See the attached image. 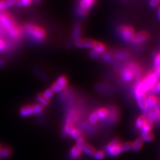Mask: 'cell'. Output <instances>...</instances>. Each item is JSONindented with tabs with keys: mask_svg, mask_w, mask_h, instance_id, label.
Returning <instances> with one entry per match:
<instances>
[{
	"mask_svg": "<svg viewBox=\"0 0 160 160\" xmlns=\"http://www.w3.org/2000/svg\"><path fill=\"white\" fill-rule=\"evenodd\" d=\"M32 108H33V113L35 115H39L43 112V107L39 104L33 105V106H32Z\"/></svg>",
	"mask_w": 160,
	"mask_h": 160,
	"instance_id": "obj_32",
	"label": "cell"
},
{
	"mask_svg": "<svg viewBox=\"0 0 160 160\" xmlns=\"http://www.w3.org/2000/svg\"><path fill=\"white\" fill-rule=\"evenodd\" d=\"M143 146V142L139 138L135 140V141L132 143V149L133 152H139L140 149H142Z\"/></svg>",
	"mask_w": 160,
	"mask_h": 160,
	"instance_id": "obj_27",
	"label": "cell"
},
{
	"mask_svg": "<svg viewBox=\"0 0 160 160\" xmlns=\"http://www.w3.org/2000/svg\"><path fill=\"white\" fill-rule=\"evenodd\" d=\"M2 149V146H0V152H1V150Z\"/></svg>",
	"mask_w": 160,
	"mask_h": 160,
	"instance_id": "obj_50",
	"label": "cell"
},
{
	"mask_svg": "<svg viewBox=\"0 0 160 160\" xmlns=\"http://www.w3.org/2000/svg\"><path fill=\"white\" fill-rule=\"evenodd\" d=\"M82 153V152L81 150H80V149L76 146L73 147L71 149V150H70L69 155H70V157H71V158H72L73 159H76L81 156Z\"/></svg>",
	"mask_w": 160,
	"mask_h": 160,
	"instance_id": "obj_22",
	"label": "cell"
},
{
	"mask_svg": "<svg viewBox=\"0 0 160 160\" xmlns=\"http://www.w3.org/2000/svg\"><path fill=\"white\" fill-rule=\"evenodd\" d=\"M122 147L123 152H128V151H129V150L132 149V142H125L123 143H122Z\"/></svg>",
	"mask_w": 160,
	"mask_h": 160,
	"instance_id": "obj_39",
	"label": "cell"
},
{
	"mask_svg": "<svg viewBox=\"0 0 160 160\" xmlns=\"http://www.w3.org/2000/svg\"><path fill=\"white\" fill-rule=\"evenodd\" d=\"M64 133L68 136H69L73 139L76 140V141L78 139L83 138L80 130L75 128L73 126V125H66L64 128Z\"/></svg>",
	"mask_w": 160,
	"mask_h": 160,
	"instance_id": "obj_7",
	"label": "cell"
},
{
	"mask_svg": "<svg viewBox=\"0 0 160 160\" xmlns=\"http://www.w3.org/2000/svg\"><path fill=\"white\" fill-rule=\"evenodd\" d=\"M153 90L154 91V92H156V93L160 94V82H158L156 86H154Z\"/></svg>",
	"mask_w": 160,
	"mask_h": 160,
	"instance_id": "obj_44",
	"label": "cell"
},
{
	"mask_svg": "<svg viewBox=\"0 0 160 160\" xmlns=\"http://www.w3.org/2000/svg\"><path fill=\"white\" fill-rule=\"evenodd\" d=\"M120 76H121L123 81L126 83H130L133 81L135 79L134 73L130 65L124 67L122 69L121 72H120Z\"/></svg>",
	"mask_w": 160,
	"mask_h": 160,
	"instance_id": "obj_8",
	"label": "cell"
},
{
	"mask_svg": "<svg viewBox=\"0 0 160 160\" xmlns=\"http://www.w3.org/2000/svg\"><path fill=\"white\" fill-rule=\"evenodd\" d=\"M55 83H56L60 88H62L63 89H64L68 85V80L66 76H60L57 78L56 82Z\"/></svg>",
	"mask_w": 160,
	"mask_h": 160,
	"instance_id": "obj_19",
	"label": "cell"
},
{
	"mask_svg": "<svg viewBox=\"0 0 160 160\" xmlns=\"http://www.w3.org/2000/svg\"><path fill=\"white\" fill-rule=\"evenodd\" d=\"M157 113H158V121L160 122V111Z\"/></svg>",
	"mask_w": 160,
	"mask_h": 160,
	"instance_id": "obj_48",
	"label": "cell"
},
{
	"mask_svg": "<svg viewBox=\"0 0 160 160\" xmlns=\"http://www.w3.org/2000/svg\"><path fill=\"white\" fill-rule=\"evenodd\" d=\"M118 33L125 42H132L135 34L134 29L128 26H122L118 28Z\"/></svg>",
	"mask_w": 160,
	"mask_h": 160,
	"instance_id": "obj_5",
	"label": "cell"
},
{
	"mask_svg": "<svg viewBox=\"0 0 160 160\" xmlns=\"http://www.w3.org/2000/svg\"><path fill=\"white\" fill-rule=\"evenodd\" d=\"M152 128H153V123L147 121L142 126V128L140 129V132H141L142 134L149 133H151Z\"/></svg>",
	"mask_w": 160,
	"mask_h": 160,
	"instance_id": "obj_24",
	"label": "cell"
},
{
	"mask_svg": "<svg viewBox=\"0 0 160 160\" xmlns=\"http://www.w3.org/2000/svg\"><path fill=\"white\" fill-rule=\"evenodd\" d=\"M76 146L80 149L82 152L88 155L89 156H93V153L96 152L95 149L92 146H90L89 144H88L87 142H86L83 138L77 140Z\"/></svg>",
	"mask_w": 160,
	"mask_h": 160,
	"instance_id": "obj_6",
	"label": "cell"
},
{
	"mask_svg": "<svg viewBox=\"0 0 160 160\" xmlns=\"http://www.w3.org/2000/svg\"><path fill=\"white\" fill-rule=\"evenodd\" d=\"M101 56H100L99 54L97 53L96 52H95L94 51H93V50L89 52V57L92 59H98Z\"/></svg>",
	"mask_w": 160,
	"mask_h": 160,
	"instance_id": "obj_42",
	"label": "cell"
},
{
	"mask_svg": "<svg viewBox=\"0 0 160 160\" xmlns=\"http://www.w3.org/2000/svg\"><path fill=\"white\" fill-rule=\"evenodd\" d=\"M114 57L119 60H126L129 58L130 54L129 52L124 51V50H120L115 53Z\"/></svg>",
	"mask_w": 160,
	"mask_h": 160,
	"instance_id": "obj_20",
	"label": "cell"
},
{
	"mask_svg": "<svg viewBox=\"0 0 160 160\" xmlns=\"http://www.w3.org/2000/svg\"><path fill=\"white\" fill-rule=\"evenodd\" d=\"M153 73L156 74V76L158 77V79L160 78V66L158 68L155 69V71H154Z\"/></svg>",
	"mask_w": 160,
	"mask_h": 160,
	"instance_id": "obj_45",
	"label": "cell"
},
{
	"mask_svg": "<svg viewBox=\"0 0 160 160\" xmlns=\"http://www.w3.org/2000/svg\"><path fill=\"white\" fill-rule=\"evenodd\" d=\"M33 1H34L36 3H39L40 0H33Z\"/></svg>",
	"mask_w": 160,
	"mask_h": 160,
	"instance_id": "obj_49",
	"label": "cell"
},
{
	"mask_svg": "<svg viewBox=\"0 0 160 160\" xmlns=\"http://www.w3.org/2000/svg\"><path fill=\"white\" fill-rule=\"evenodd\" d=\"M146 117L148 122L153 123L158 120V113L154 109H152L146 113Z\"/></svg>",
	"mask_w": 160,
	"mask_h": 160,
	"instance_id": "obj_18",
	"label": "cell"
},
{
	"mask_svg": "<svg viewBox=\"0 0 160 160\" xmlns=\"http://www.w3.org/2000/svg\"><path fill=\"white\" fill-rule=\"evenodd\" d=\"M96 2V0H79L78 8L89 11Z\"/></svg>",
	"mask_w": 160,
	"mask_h": 160,
	"instance_id": "obj_13",
	"label": "cell"
},
{
	"mask_svg": "<svg viewBox=\"0 0 160 160\" xmlns=\"http://www.w3.org/2000/svg\"><path fill=\"white\" fill-rule=\"evenodd\" d=\"M33 0H18L16 5L18 7H26L32 3Z\"/></svg>",
	"mask_w": 160,
	"mask_h": 160,
	"instance_id": "obj_33",
	"label": "cell"
},
{
	"mask_svg": "<svg viewBox=\"0 0 160 160\" xmlns=\"http://www.w3.org/2000/svg\"><path fill=\"white\" fill-rule=\"evenodd\" d=\"M0 2H1V0H0Z\"/></svg>",
	"mask_w": 160,
	"mask_h": 160,
	"instance_id": "obj_51",
	"label": "cell"
},
{
	"mask_svg": "<svg viewBox=\"0 0 160 160\" xmlns=\"http://www.w3.org/2000/svg\"><path fill=\"white\" fill-rule=\"evenodd\" d=\"M95 43H96V42L91 39L80 38L75 42V46L79 49H91L93 48Z\"/></svg>",
	"mask_w": 160,
	"mask_h": 160,
	"instance_id": "obj_9",
	"label": "cell"
},
{
	"mask_svg": "<svg viewBox=\"0 0 160 160\" xmlns=\"http://www.w3.org/2000/svg\"><path fill=\"white\" fill-rule=\"evenodd\" d=\"M98 117L100 120L106 119L109 116V111L106 108H100L96 111Z\"/></svg>",
	"mask_w": 160,
	"mask_h": 160,
	"instance_id": "obj_17",
	"label": "cell"
},
{
	"mask_svg": "<svg viewBox=\"0 0 160 160\" xmlns=\"http://www.w3.org/2000/svg\"><path fill=\"white\" fill-rule=\"evenodd\" d=\"M157 18H158V21L160 22V6H159L158 8H157Z\"/></svg>",
	"mask_w": 160,
	"mask_h": 160,
	"instance_id": "obj_46",
	"label": "cell"
},
{
	"mask_svg": "<svg viewBox=\"0 0 160 160\" xmlns=\"http://www.w3.org/2000/svg\"><path fill=\"white\" fill-rule=\"evenodd\" d=\"M82 32V23L80 22H77L75 23L73 29V33H72L73 39L75 42L81 38Z\"/></svg>",
	"mask_w": 160,
	"mask_h": 160,
	"instance_id": "obj_12",
	"label": "cell"
},
{
	"mask_svg": "<svg viewBox=\"0 0 160 160\" xmlns=\"http://www.w3.org/2000/svg\"><path fill=\"white\" fill-rule=\"evenodd\" d=\"M153 66L154 69L158 68L160 66V52L155 54L153 62Z\"/></svg>",
	"mask_w": 160,
	"mask_h": 160,
	"instance_id": "obj_29",
	"label": "cell"
},
{
	"mask_svg": "<svg viewBox=\"0 0 160 160\" xmlns=\"http://www.w3.org/2000/svg\"><path fill=\"white\" fill-rule=\"evenodd\" d=\"M143 142H151L154 139V135L152 133L142 134L139 138Z\"/></svg>",
	"mask_w": 160,
	"mask_h": 160,
	"instance_id": "obj_28",
	"label": "cell"
},
{
	"mask_svg": "<svg viewBox=\"0 0 160 160\" xmlns=\"http://www.w3.org/2000/svg\"><path fill=\"white\" fill-rule=\"evenodd\" d=\"M24 32L27 36L31 38L34 41L41 42L46 37V33L41 27H39L34 24H28L24 28Z\"/></svg>",
	"mask_w": 160,
	"mask_h": 160,
	"instance_id": "obj_3",
	"label": "cell"
},
{
	"mask_svg": "<svg viewBox=\"0 0 160 160\" xmlns=\"http://www.w3.org/2000/svg\"><path fill=\"white\" fill-rule=\"evenodd\" d=\"M7 48H10V44L6 43L3 39H0V52L6 51Z\"/></svg>",
	"mask_w": 160,
	"mask_h": 160,
	"instance_id": "obj_38",
	"label": "cell"
},
{
	"mask_svg": "<svg viewBox=\"0 0 160 160\" xmlns=\"http://www.w3.org/2000/svg\"><path fill=\"white\" fill-rule=\"evenodd\" d=\"M54 95V92L51 89V88H49L45 90V92L42 93V96L48 100H49L51 98H52V97Z\"/></svg>",
	"mask_w": 160,
	"mask_h": 160,
	"instance_id": "obj_34",
	"label": "cell"
},
{
	"mask_svg": "<svg viewBox=\"0 0 160 160\" xmlns=\"http://www.w3.org/2000/svg\"><path fill=\"white\" fill-rule=\"evenodd\" d=\"M37 102H38V104L42 107H47L49 104V100L45 98L42 94H39L37 96Z\"/></svg>",
	"mask_w": 160,
	"mask_h": 160,
	"instance_id": "obj_26",
	"label": "cell"
},
{
	"mask_svg": "<svg viewBox=\"0 0 160 160\" xmlns=\"http://www.w3.org/2000/svg\"><path fill=\"white\" fill-rule=\"evenodd\" d=\"M33 108L32 106H27L23 107L19 111L20 116L22 118H28L33 115Z\"/></svg>",
	"mask_w": 160,
	"mask_h": 160,
	"instance_id": "obj_15",
	"label": "cell"
},
{
	"mask_svg": "<svg viewBox=\"0 0 160 160\" xmlns=\"http://www.w3.org/2000/svg\"><path fill=\"white\" fill-rule=\"evenodd\" d=\"M130 66H131L132 69H133V72L134 73V77L135 79H138L139 80L140 77H141V74H142V69L138 63H132L130 64Z\"/></svg>",
	"mask_w": 160,
	"mask_h": 160,
	"instance_id": "obj_21",
	"label": "cell"
},
{
	"mask_svg": "<svg viewBox=\"0 0 160 160\" xmlns=\"http://www.w3.org/2000/svg\"><path fill=\"white\" fill-rule=\"evenodd\" d=\"M93 51L96 52L97 53L99 54L100 56H102L103 53H104L106 51V48L105 46V45L101 42H96L93 48L92 49Z\"/></svg>",
	"mask_w": 160,
	"mask_h": 160,
	"instance_id": "obj_16",
	"label": "cell"
},
{
	"mask_svg": "<svg viewBox=\"0 0 160 160\" xmlns=\"http://www.w3.org/2000/svg\"><path fill=\"white\" fill-rule=\"evenodd\" d=\"M18 0H1L0 2V11H5L13 7L17 3Z\"/></svg>",
	"mask_w": 160,
	"mask_h": 160,
	"instance_id": "obj_14",
	"label": "cell"
},
{
	"mask_svg": "<svg viewBox=\"0 0 160 160\" xmlns=\"http://www.w3.org/2000/svg\"><path fill=\"white\" fill-rule=\"evenodd\" d=\"M160 4V0H149V6L150 8H157Z\"/></svg>",
	"mask_w": 160,
	"mask_h": 160,
	"instance_id": "obj_40",
	"label": "cell"
},
{
	"mask_svg": "<svg viewBox=\"0 0 160 160\" xmlns=\"http://www.w3.org/2000/svg\"><path fill=\"white\" fill-rule=\"evenodd\" d=\"M149 38V35L146 32H139L135 33L132 43L134 44H141L146 42Z\"/></svg>",
	"mask_w": 160,
	"mask_h": 160,
	"instance_id": "obj_10",
	"label": "cell"
},
{
	"mask_svg": "<svg viewBox=\"0 0 160 160\" xmlns=\"http://www.w3.org/2000/svg\"><path fill=\"white\" fill-rule=\"evenodd\" d=\"M136 99V103L138 108L144 112L145 110V106H146V96H140Z\"/></svg>",
	"mask_w": 160,
	"mask_h": 160,
	"instance_id": "obj_25",
	"label": "cell"
},
{
	"mask_svg": "<svg viewBox=\"0 0 160 160\" xmlns=\"http://www.w3.org/2000/svg\"><path fill=\"white\" fill-rule=\"evenodd\" d=\"M158 78L153 72H150L144 78L138 80L133 89V95L136 99L146 96V93L153 89L158 82Z\"/></svg>",
	"mask_w": 160,
	"mask_h": 160,
	"instance_id": "obj_1",
	"label": "cell"
},
{
	"mask_svg": "<svg viewBox=\"0 0 160 160\" xmlns=\"http://www.w3.org/2000/svg\"><path fill=\"white\" fill-rule=\"evenodd\" d=\"M76 13H77V15H78V17L82 18H86L88 15L89 11H87V10H84V9L79 8H78Z\"/></svg>",
	"mask_w": 160,
	"mask_h": 160,
	"instance_id": "obj_37",
	"label": "cell"
},
{
	"mask_svg": "<svg viewBox=\"0 0 160 160\" xmlns=\"http://www.w3.org/2000/svg\"><path fill=\"white\" fill-rule=\"evenodd\" d=\"M106 156V153H105L103 151H96L93 153V156L95 159L96 160H102L105 158Z\"/></svg>",
	"mask_w": 160,
	"mask_h": 160,
	"instance_id": "obj_35",
	"label": "cell"
},
{
	"mask_svg": "<svg viewBox=\"0 0 160 160\" xmlns=\"http://www.w3.org/2000/svg\"><path fill=\"white\" fill-rule=\"evenodd\" d=\"M123 152L122 143L118 139H114L110 142L106 148V153L110 157H116Z\"/></svg>",
	"mask_w": 160,
	"mask_h": 160,
	"instance_id": "obj_4",
	"label": "cell"
},
{
	"mask_svg": "<svg viewBox=\"0 0 160 160\" xmlns=\"http://www.w3.org/2000/svg\"><path fill=\"white\" fill-rule=\"evenodd\" d=\"M11 155V150L9 148H2L0 152V158L4 159L7 158Z\"/></svg>",
	"mask_w": 160,
	"mask_h": 160,
	"instance_id": "obj_31",
	"label": "cell"
},
{
	"mask_svg": "<svg viewBox=\"0 0 160 160\" xmlns=\"http://www.w3.org/2000/svg\"><path fill=\"white\" fill-rule=\"evenodd\" d=\"M146 122H147V119L146 116H139L136 119V122H135V126H136L137 129H140Z\"/></svg>",
	"mask_w": 160,
	"mask_h": 160,
	"instance_id": "obj_23",
	"label": "cell"
},
{
	"mask_svg": "<svg viewBox=\"0 0 160 160\" xmlns=\"http://www.w3.org/2000/svg\"><path fill=\"white\" fill-rule=\"evenodd\" d=\"M101 57L104 62H108V63L111 62L113 59L112 55L108 52H105L102 55Z\"/></svg>",
	"mask_w": 160,
	"mask_h": 160,
	"instance_id": "obj_36",
	"label": "cell"
},
{
	"mask_svg": "<svg viewBox=\"0 0 160 160\" xmlns=\"http://www.w3.org/2000/svg\"><path fill=\"white\" fill-rule=\"evenodd\" d=\"M157 99L158 98H156L154 96H149L148 97H146V106H145V110H144V112H146V115L148 112L150 111V110L153 109L154 105L156 102Z\"/></svg>",
	"mask_w": 160,
	"mask_h": 160,
	"instance_id": "obj_11",
	"label": "cell"
},
{
	"mask_svg": "<svg viewBox=\"0 0 160 160\" xmlns=\"http://www.w3.org/2000/svg\"><path fill=\"white\" fill-rule=\"evenodd\" d=\"M0 23L5 32L12 39L17 40L21 36V29L6 12L0 11Z\"/></svg>",
	"mask_w": 160,
	"mask_h": 160,
	"instance_id": "obj_2",
	"label": "cell"
},
{
	"mask_svg": "<svg viewBox=\"0 0 160 160\" xmlns=\"http://www.w3.org/2000/svg\"><path fill=\"white\" fill-rule=\"evenodd\" d=\"M153 109H154L156 112H158L160 111V99L159 98L157 99L156 102L154 105V107H153Z\"/></svg>",
	"mask_w": 160,
	"mask_h": 160,
	"instance_id": "obj_43",
	"label": "cell"
},
{
	"mask_svg": "<svg viewBox=\"0 0 160 160\" xmlns=\"http://www.w3.org/2000/svg\"><path fill=\"white\" fill-rule=\"evenodd\" d=\"M99 121V118L98 117V115L96 112H94L93 113H92L90 114V116L89 117V123L91 124H96L98 123V122Z\"/></svg>",
	"mask_w": 160,
	"mask_h": 160,
	"instance_id": "obj_30",
	"label": "cell"
},
{
	"mask_svg": "<svg viewBox=\"0 0 160 160\" xmlns=\"http://www.w3.org/2000/svg\"><path fill=\"white\" fill-rule=\"evenodd\" d=\"M51 89L54 93H59V92H61L63 91V89L62 88H60L59 86L56 83H53L52 84L51 86Z\"/></svg>",
	"mask_w": 160,
	"mask_h": 160,
	"instance_id": "obj_41",
	"label": "cell"
},
{
	"mask_svg": "<svg viewBox=\"0 0 160 160\" xmlns=\"http://www.w3.org/2000/svg\"><path fill=\"white\" fill-rule=\"evenodd\" d=\"M4 66V62L3 60H2V59H0V68H2Z\"/></svg>",
	"mask_w": 160,
	"mask_h": 160,
	"instance_id": "obj_47",
	"label": "cell"
}]
</instances>
